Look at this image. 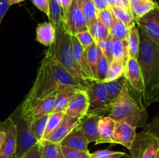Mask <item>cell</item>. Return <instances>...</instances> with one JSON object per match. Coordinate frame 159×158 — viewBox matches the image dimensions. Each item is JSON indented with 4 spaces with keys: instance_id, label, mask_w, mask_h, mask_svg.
I'll list each match as a JSON object with an SVG mask.
<instances>
[{
    "instance_id": "cell-1",
    "label": "cell",
    "mask_w": 159,
    "mask_h": 158,
    "mask_svg": "<svg viewBox=\"0 0 159 158\" xmlns=\"http://www.w3.org/2000/svg\"><path fill=\"white\" fill-rule=\"evenodd\" d=\"M139 29L140 46L137 60L144 81L143 102L145 108L159 102V45Z\"/></svg>"
},
{
    "instance_id": "cell-2",
    "label": "cell",
    "mask_w": 159,
    "mask_h": 158,
    "mask_svg": "<svg viewBox=\"0 0 159 158\" xmlns=\"http://www.w3.org/2000/svg\"><path fill=\"white\" fill-rule=\"evenodd\" d=\"M64 90L59 85L50 65L48 59L44 55L37 71V77L32 88L26 94L24 101L16 108L22 118L27 121L30 115L40 102L53 93Z\"/></svg>"
},
{
    "instance_id": "cell-3",
    "label": "cell",
    "mask_w": 159,
    "mask_h": 158,
    "mask_svg": "<svg viewBox=\"0 0 159 158\" xmlns=\"http://www.w3.org/2000/svg\"><path fill=\"white\" fill-rule=\"evenodd\" d=\"M108 116L115 121H126L136 129H144L148 125L146 108L133 94L126 80L120 94L110 105Z\"/></svg>"
},
{
    "instance_id": "cell-4",
    "label": "cell",
    "mask_w": 159,
    "mask_h": 158,
    "mask_svg": "<svg viewBox=\"0 0 159 158\" xmlns=\"http://www.w3.org/2000/svg\"><path fill=\"white\" fill-rule=\"evenodd\" d=\"M48 50L64 68L69 71L70 74L79 81L86 85V78L75 60L71 35L66 29L63 21L56 29L55 40L49 46Z\"/></svg>"
},
{
    "instance_id": "cell-5",
    "label": "cell",
    "mask_w": 159,
    "mask_h": 158,
    "mask_svg": "<svg viewBox=\"0 0 159 158\" xmlns=\"http://www.w3.org/2000/svg\"><path fill=\"white\" fill-rule=\"evenodd\" d=\"M129 151L130 158L156 157L159 153L158 117L156 122L148 125L141 133H137Z\"/></svg>"
},
{
    "instance_id": "cell-6",
    "label": "cell",
    "mask_w": 159,
    "mask_h": 158,
    "mask_svg": "<svg viewBox=\"0 0 159 158\" xmlns=\"http://www.w3.org/2000/svg\"><path fill=\"white\" fill-rule=\"evenodd\" d=\"M9 117L16 127V144L12 158H21L38 143L30 130V122L25 120L17 109Z\"/></svg>"
},
{
    "instance_id": "cell-7",
    "label": "cell",
    "mask_w": 159,
    "mask_h": 158,
    "mask_svg": "<svg viewBox=\"0 0 159 158\" xmlns=\"http://www.w3.org/2000/svg\"><path fill=\"white\" fill-rule=\"evenodd\" d=\"M85 91L89 98V108L86 115L99 114L103 116L104 113L109 112L110 103L107 100L104 82L96 79L87 80Z\"/></svg>"
},
{
    "instance_id": "cell-8",
    "label": "cell",
    "mask_w": 159,
    "mask_h": 158,
    "mask_svg": "<svg viewBox=\"0 0 159 158\" xmlns=\"http://www.w3.org/2000/svg\"><path fill=\"white\" fill-rule=\"evenodd\" d=\"M124 78L133 94L144 105V81L137 59L127 57L124 70Z\"/></svg>"
},
{
    "instance_id": "cell-9",
    "label": "cell",
    "mask_w": 159,
    "mask_h": 158,
    "mask_svg": "<svg viewBox=\"0 0 159 158\" xmlns=\"http://www.w3.org/2000/svg\"><path fill=\"white\" fill-rule=\"evenodd\" d=\"M65 28L71 36L88 29L86 20L78 4L77 0L71 1L66 15L63 17Z\"/></svg>"
},
{
    "instance_id": "cell-10",
    "label": "cell",
    "mask_w": 159,
    "mask_h": 158,
    "mask_svg": "<svg viewBox=\"0 0 159 158\" xmlns=\"http://www.w3.org/2000/svg\"><path fill=\"white\" fill-rule=\"evenodd\" d=\"M0 129L5 133V139L0 150V157L12 158L16 144V127L10 117L0 122Z\"/></svg>"
},
{
    "instance_id": "cell-11",
    "label": "cell",
    "mask_w": 159,
    "mask_h": 158,
    "mask_svg": "<svg viewBox=\"0 0 159 158\" xmlns=\"http://www.w3.org/2000/svg\"><path fill=\"white\" fill-rule=\"evenodd\" d=\"M136 24L152 41L159 45V6L136 20Z\"/></svg>"
},
{
    "instance_id": "cell-12",
    "label": "cell",
    "mask_w": 159,
    "mask_h": 158,
    "mask_svg": "<svg viewBox=\"0 0 159 158\" xmlns=\"http://www.w3.org/2000/svg\"><path fill=\"white\" fill-rule=\"evenodd\" d=\"M89 108V98L85 90L79 89L75 92L70 100L65 113L66 116L82 119L87 114Z\"/></svg>"
},
{
    "instance_id": "cell-13",
    "label": "cell",
    "mask_w": 159,
    "mask_h": 158,
    "mask_svg": "<svg viewBox=\"0 0 159 158\" xmlns=\"http://www.w3.org/2000/svg\"><path fill=\"white\" fill-rule=\"evenodd\" d=\"M136 128L124 120L116 121L113 135V144H120L130 150L136 137Z\"/></svg>"
},
{
    "instance_id": "cell-14",
    "label": "cell",
    "mask_w": 159,
    "mask_h": 158,
    "mask_svg": "<svg viewBox=\"0 0 159 158\" xmlns=\"http://www.w3.org/2000/svg\"><path fill=\"white\" fill-rule=\"evenodd\" d=\"M100 117L101 115L99 114L85 115L82 119H81L77 126L89 143H95L96 145L99 139L98 122Z\"/></svg>"
},
{
    "instance_id": "cell-15",
    "label": "cell",
    "mask_w": 159,
    "mask_h": 158,
    "mask_svg": "<svg viewBox=\"0 0 159 158\" xmlns=\"http://www.w3.org/2000/svg\"><path fill=\"white\" fill-rule=\"evenodd\" d=\"M80 120L81 119L70 117V116L65 115L60 125L55 130H54L51 134L48 135L46 138L41 139L40 141L60 144L62 139L78 126Z\"/></svg>"
},
{
    "instance_id": "cell-16",
    "label": "cell",
    "mask_w": 159,
    "mask_h": 158,
    "mask_svg": "<svg viewBox=\"0 0 159 158\" xmlns=\"http://www.w3.org/2000/svg\"><path fill=\"white\" fill-rule=\"evenodd\" d=\"M89 143L88 142L85 136L76 127L62 139L60 145L62 147H69V148L74 149V150L89 152L88 149Z\"/></svg>"
},
{
    "instance_id": "cell-17",
    "label": "cell",
    "mask_w": 159,
    "mask_h": 158,
    "mask_svg": "<svg viewBox=\"0 0 159 158\" xmlns=\"http://www.w3.org/2000/svg\"><path fill=\"white\" fill-rule=\"evenodd\" d=\"M116 121L110 116H101L98 122V131H99V142L100 143L113 144V135L114 131Z\"/></svg>"
},
{
    "instance_id": "cell-18",
    "label": "cell",
    "mask_w": 159,
    "mask_h": 158,
    "mask_svg": "<svg viewBox=\"0 0 159 158\" xmlns=\"http://www.w3.org/2000/svg\"><path fill=\"white\" fill-rule=\"evenodd\" d=\"M71 43H72L73 52H74V57L76 64L82 71L86 80L93 79L89 68L88 62H87L85 50L82 48L75 36H71Z\"/></svg>"
},
{
    "instance_id": "cell-19",
    "label": "cell",
    "mask_w": 159,
    "mask_h": 158,
    "mask_svg": "<svg viewBox=\"0 0 159 158\" xmlns=\"http://www.w3.org/2000/svg\"><path fill=\"white\" fill-rule=\"evenodd\" d=\"M56 38V29L50 22L40 23L37 27L36 40L44 46H50Z\"/></svg>"
},
{
    "instance_id": "cell-20",
    "label": "cell",
    "mask_w": 159,
    "mask_h": 158,
    "mask_svg": "<svg viewBox=\"0 0 159 158\" xmlns=\"http://www.w3.org/2000/svg\"><path fill=\"white\" fill-rule=\"evenodd\" d=\"M58 92V91H57ZM53 93L48 98L43 99L42 102H40L38 105L36 106V108L33 110L31 114L30 115L29 118L27 119V122H30V121L34 119L42 117V116H48L53 112L54 106V102H55V98L57 95V93Z\"/></svg>"
},
{
    "instance_id": "cell-21",
    "label": "cell",
    "mask_w": 159,
    "mask_h": 158,
    "mask_svg": "<svg viewBox=\"0 0 159 158\" xmlns=\"http://www.w3.org/2000/svg\"><path fill=\"white\" fill-rule=\"evenodd\" d=\"M127 57L137 59L139 52L140 35L139 29L137 24L133 25L129 28L128 36L127 39Z\"/></svg>"
},
{
    "instance_id": "cell-22",
    "label": "cell",
    "mask_w": 159,
    "mask_h": 158,
    "mask_svg": "<svg viewBox=\"0 0 159 158\" xmlns=\"http://www.w3.org/2000/svg\"><path fill=\"white\" fill-rule=\"evenodd\" d=\"M77 90L79 89L66 88V89L59 91L57 93V95H56L53 112H65L67 106H68V103H69L70 100H71L72 96L74 95L75 92Z\"/></svg>"
},
{
    "instance_id": "cell-23",
    "label": "cell",
    "mask_w": 159,
    "mask_h": 158,
    "mask_svg": "<svg viewBox=\"0 0 159 158\" xmlns=\"http://www.w3.org/2000/svg\"><path fill=\"white\" fill-rule=\"evenodd\" d=\"M77 2L86 20L89 29V28L93 26L97 21V9L92 0H77Z\"/></svg>"
},
{
    "instance_id": "cell-24",
    "label": "cell",
    "mask_w": 159,
    "mask_h": 158,
    "mask_svg": "<svg viewBox=\"0 0 159 158\" xmlns=\"http://www.w3.org/2000/svg\"><path fill=\"white\" fill-rule=\"evenodd\" d=\"M38 143L42 158H65L60 144L44 141H39Z\"/></svg>"
},
{
    "instance_id": "cell-25",
    "label": "cell",
    "mask_w": 159,
    "mask_h": 158,
    "mask_svg": "<svg viewBox=\"0 0 159 158\" xmlns=\"http://www.w3.org/2000/svg\"><path fill=\"white\" fill-rule=\"evenodd\" d=\"M125 82L124 75L116 80L104 82L106 86V91H107V100L110 103V106L111 103L114 102L115 99L118 97L122 90L123 86Z\"/></svg>"
},
{
    "instance_id": "cell-26",
    "label": "cell",
    "mask_w": 159,
    "mask_h": 158,
    "mask_svg": "<svg viewBox=\"0 0 159 158\" xmlns=\"http://www.w3.org/2000/svg\"><path fill=\"white\" fill-rule=\"evenodd\" d=\"M49 22L53 25L54 29H57L63 21L61 6L60 0H49Z\"/></svg>"
},
{
    "instance_id": "cell-27",
    "label": "cell",
    "mask_w": 159,
    "mask_h": 158,
    "mask_svg": "<svg viewBox=\"0 0 159 158\" xmlns=\"http://www.w3.org/2000/svg\"><path fill=\"white\" fill-rule=\"evenodd\" d=\"M101 53L100 48L98 46L96 43H93L85 50V55H86L87 62H88L89 68L91 72L92 78L96 79V67L98 58Z\"/></svg>"
},
{
    "instance_id": "cell-28",
    "label": "cell",
    "mask_w": 159,
    "mask_h": 158,
    "mask_svg": "<svg viewBox=\"0 0 159 158\" xmlns=\"http://www.w3.org/2000/svg\"><path fill=\"white\" fill-rule=\"evenodd\" d=\"M157 7H158V2L154 0H148V1L142 2L139 4L135 5V6H130V11L136 21V20L141 18L143 15L148 13L149 12Z\"/></svg>"
},
{
    "instance_id": "cell-29",
    "label": "cell",
    "mask_w": 159,
    "mask_h": 158,
    "mask_svg": "<svg viewBox=\"0 0 159 158\" xmlns=\"http://www.w3.org/2000/svg\"><path fill=\"white\" fill-rule=\"evenodd\" d=\"M113 60H120L126 64L127 60V40H121L113 38Z\"/></svg>"
},
{
    "instance_id": "cell-30",
    "label": "cell",
    "mask_w": 159,
    "mask_h": 158,
    "mask_svg": "<svg viewBox=\"0 0 159 158\" xmlns=\"http://www.w3.org/2000/svg\"><path fill=\"white\" fill-rule=\"evenodd\" d=\"M128 31L129 28L113 15V23H112L110 28L109 29L110 35L113 38L119 39L121 40H127Z\"/></svg>"
},
{
    "instance_id": "cell-31",
    "label": "cell",
    "mask_w": 159,
    "mask_h": 158,
    "mask_svg": "<svg viewBox=\"0 0 159 158\" xmlns=\"http://www.w3.org/2000/svg\"><path fill=\"white\" fill-rule=\"evenodd\" d=\"M48 116H49V115L37 118V119H34L30 121V130L34 137L37 139L38 142L41 140L43 134H44Z\"/></svg>"
},
{
    "instance_id": "cell-32",
    "label": "cell",
    "mask_w": 159,
    "mask_h": 158,
    "mask_svg": "<svg viewBox=\"0 0 159 158\" xmlns=\"http://www.w3.org/2000/svg\"><path fill=\"white\" fill-rule=\"evenodd\" d=\"M110 9L113 12V15L118 20L124 23L128 28L131 27L133 25L136 24L135 19L134 18L133 15L130 10H127L124 8L118 7V6H113V7L110 8Z\"/></svg>"
},
{
    "instance_id": "cell-33",
    "label": "cell",
    "mask_w": 159,
    "mask_h": 158,
    "mask_svg": "<svg viewBox=\"0 0 159 158\" xmlns=\"http://www.w3.org/2000/svg\"><path fill=\"white\" fill-rule=\"evenodd\" d=\"M65 116V112H52L49 115L47 122L46 128H45L44 134L42 139L46 138L49 134H51L54 130H55L60 125Z\"/></svg>"
},
{
    "instance_id": "cell-34",
    "label": "cell",
    "mask_w": 159,
    "mask_h": 158,
    "mask_svg": "<svg viewBox=\"0 0 159 158\" xmlns=\"http://www.w3.org/2000/svg\"><path fill=\"white\" fill-rule=\"evenodd\" d=\"M124 70H125V64L120 60H113L110 64L108 72H107L106 80L104 82L116 80V79L124 76Z\"/></svg>"
},
{
    "instance_id": "cell-35",
    "label": "cell",
    "mask_w": 159,
    "mask_h": 158,
    "mask_svg": "<svg viewBox=\"0 0 159 158\" xmlns=\"http://www.w3.org/2000/svg\"><path fill=\"white\" fill-rule=\"evenodd\" d=\"M89 30L91 35L93 36L95 43L96 44L99 42L107 40V37L110 35L109 29L102 23H100L99 20H97L93 26L89 28Z\"/></svg>"
},
{
    "instance_id": "cell-36",
    "label": "cell",
    "mask_w": 159,
    "mask_h": 158,
    "mask_svg": "<svg viewBox=\"0 0 159 158\" xmlns=\"http://www.w3.org/2000/svg\"><path fill=\"white\" fill-rule=\"evenodd\" d=\"M110 62L108 61L105 56L102 54L101 51L99 57L98 58L96 67V80L99 81L104 82L106 80L107 72H108Z\"/></svg>"
},
{
    "instance_id": "cell-37",
    "label": "cell",
    "mask_w": 159,
    "mask_h": 158,
    "mask_svg": "<svg viewBox=\"0 0 159 158\" xmlns=\"http://www.w3.org/2000/svg\"><path fill=\"white\" fill-rule=\"evenodd\" d=\"M128 155L124 152L113 151L110 150H99L91 153L92 158H124Z\"/></svg>"
},
{
    "instance_id": "cell-38",
    "label": "cell",
    "mask_w": 159,
    "mask_h": 158,
    "mask_svg": "<svg viewBox=\"0 0 159 158\" xmlns=\"http://www.w3.org/2000/svg\"><path fill=\"white\" fill-rule=\"evenodd\" d=\"M97 45L110 64L113 61V42L111 36L109 35L107 40L99 42Z\"/></svg>"
},
{
    "instance_id": "cell-39",
    "label": "cell",
    "mask_w": 159,
    "mask_h": 158,
    "mask_svg": "<svg viewBox=\"0 0 159 158\" xmlns=\"http://www.w3.org/2000/svg\"><path fill=\"white\" fill-rule=\"evenodd\" d=\"M75 37H76L78 41L79 42L80 45L82 46V48H83L85 50L90 46V45L93 44V43H95L94 39H93V36L91 35V33H90L89 29L78 33H76L75 35Z\"/></svg>"
},
{
    "instance_id": "cell-40",
    "label": "cell",
    "mask_w": 159,
    "mask_h": 158,
    "mask_svg": "<svg viewBox=\"0 0 159 158\" xmlns=\"http://www.w3.org/2000/svg\"><path fill=\"white\" fill-rule=\"evenodd\" d=\"M61 150L65 158H92L90 152L81 151L62 146Z\"/></svg>"
},
{
    "instance_id": "cell-41",
    "label": "cell",
    "mask_w": 159,
    "mask_h": 158,
    "mask_svg": "<svg viewBox=\"0 0 159 158\" xmlns=\"http://www.w3.org/2000/svg\"><path fill=\"white\" fill-rule=\"evenodd\" d=\"M97 20L102 23L107 29H110L113 23V15L110 8L103 9V10L97 11Z\"/></svg>"
},
{
    "instance_id": "cell-42",
    "label": "cell",
    "mask_w": 159,
    "mask_h": 158,
    "mask_svg": "<svg viewBox=\"0 0 159 158\" xmlns=\"http://www.w3.org/2000/svg\"><path fill=\"white\" fill-rule=\"evenodd\" d=\"M33 4L40 11L49 15V0H31Z\"/></svg>"
},
{
    "instance_id": "cell-43",
    "label": "cell",
    "mask_w": 159,
    "mask_h": 158,
    "mask_svg": "<svg viewBox=\"0 0 159 158\" xmlns=\"http://www.w3.org/2000/svg\"><path fill=\"white\" fill-rule=\"evenodd\" d=\"M21 158H42L38 143L33 148H31L26 154L23 155Z\"/></svg>"
},
{
    "instance_id": "cell-44",
    "label": "cell",
    "mask_w": 159,
    "mask_h": 158,
    "mask_svg": "<svg viewBox=\"0 0 159 158\" xmlns=\"http://www.w3.org/2000/svg\"><path fill=\"white\" fill-rule=\"evenodd\" d=\"M9 6H10L8 3L7 0H0V25H1L2 21L6 15Z\"/></svg>"
},
{
    "instance_id": "cell-45",
    "label": "cell",
    "mask_w": 159,
    "mask_h": 158,
    "mask_svg": "<svg viewBox=\"0 0 159 158\" xmlns=\"http://www.w3.org/2000/svg\"><path fill=\"white\" fill-rule=\"evenodd\" d=\"M92 1H93V4H94L97 11L103 10V9L109 8L108 5L106 2V0H92Z\"/></svg>"
},
{
    "instance_id": "cell-46",
    "label": "cell",
    "mask_w": 159,
    "mask_h": 158,
    "mask_svg": "<svg viewBox=\"0 0 159 158\" xmlns=\"http://www.w3.org/2000/svg\"><path fill=\"white\" fill-rule=\"evenodd\" d=\"M71 1L72 0H60V4L61 6L62 9V14H63V17L66 15L67 12H68V9L70 7Z\"/></svg>"
},
{
    "instance_id": "cell-47",
    "label": "cell",
    "mask_w": 159,
    "mask_h": 158,
    "mask_svg": "<svg viewBox=\"0 0 159 158\" xmlns=\"http://www.w3.org/2000/svg\"><path fill=\"white\" fill-rule=\"evenodd\" d=\"M120 2L122 4V6L124 9H127V10H130V2H129V0H120Z\"/></svg>"
},
{
    "instance_id": "cell-48",
    "label": "cell",
    "mask_w": 159,
    "mask_h": 158,
    "mask_svg": "<svg viewBox=\"0 0 159 158\" xmlns=\"http://www.w3.org/2000/svg\"><path fill=\"white\" fill-rule=\"evenodd\" d=\"M144 1H148V0H129V2H130V6H133Z\"/></svg>"
},
{
    "instance_id": "cell-49",
    "label": "cell",
    "mask_w": 159,
    "mask_h": 158,
    "mask_svg": "<svg viewBox=\"0 0 159 158\" xmlns=\"http://www.w3.org/2000/svg\"><path fill=\"white\" fill-rule=\"evenodd\" d=\"M4 139H5V133L2 131V130L0 129V150H1L2 146Z\"/></svg>"
},
{
    "instance_id": "cell-50",
    "label": "cell",
    "mask_w": 159,
    "mask_h": 158,
    "mask_svg": "<svg viewBox=\"0 0 159 158\" xmlns=\"http://www.w3.org/2000/svg\"><path fill=\"white\" fill-rule=\"evenodd\" d=\"M106 2L108 5L109 8H112L116 6V0H106Z\"/></svg>"
},
{
    "instance_id": "cell-51",
    "label": "cell",
    "mask_w": 159,
    "mask_h": 158,
    "mask_svg": "<svg viewBox=\"0 0 159 158\" xmlns=\"http://www.w3.org/2000/svg\"><path fill=\"white\" fill-rule=\"evenodd\" d=\"M25 1V0H7L8 3H9V6H12V5L18 4V3L21 2Z\"/></svg>"
},
{
    "instance_id": "cell-52",
    "label": "cell",
    "mask_w": 159,
    "mask_h": 158,
    "mask_svg": "<svg viewBox=\"0 0 159 158\" xmlns=\"http://www.w3.org/2000/svg\"><path fill=\"white\" fill-rule=\"evenodd\" d=\"M130 156H129V155H128V156H126V157H124V158H130Z\"/></svg>"
},
{
    "instance_id": "cell-53",
    "label": "cell",
    "mask_w": 159,
    "mask_h": 158,
    "mask_svg": "<svg viewBox=\"0 0 159 158\" xmlns=\"http://www.w3.org/2000/svg\"><path fill=\"white\" fill-rule=\"evenodd\" d=\"M155 158H159V153H158V155H157V156H156V157H155Z\"/></svg>"
},
{
    "instance_id": "cell-54",
    "label": "cell",
    "mask_w": 159,
    "mask_h": 158,
    "mask_svg": "<svg viewBox=\"0 0 159 158\" xmlns=\"http://www.w3.org/2000/svg\"><path fill=\"white\" fill-rule=\"evenodd\" d=\"M0 158H6V157H0Z\"/></svg>"
},
{
    "instance_id": "cell-55",
    "label": "cell",
    "mask_w": 159,
    "mask_h": 158,
    "mask_svg": "<svg viewBox=\"0 0 159 158\" xmlns=\"http://www.w3.org/2000/svg\"></svg>"
}]
</instances>
